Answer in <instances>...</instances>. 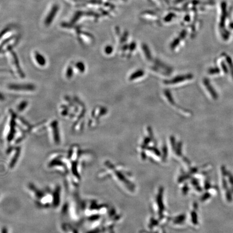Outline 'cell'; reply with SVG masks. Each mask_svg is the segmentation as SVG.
Listing matches in <instances>:
<instances>
[{"mask_svg": "<svg viewBox=\"0 0 233 233\" xmlns=\"http://www.w3.org/2000/svg\"><path fill=\"white\" fill-rule=\"evenodd\" d=\"M223 186H224V188H225V189H226V188H227V183H226V180H225L224 179H223Z\"/></svg>", "mask_w": 233, "mask_h": 233, "instance_id": "4fadbf2b", "label": "cell"}, {"mask_svg": "<svg viewBox=\"0 0 233 233\" xmlns=\"http://www.w3.org/2000/svg\"><path fill=\"white\" fill-rule=\"evenodd\" d=\"M226 197H227V200H228V201H230L231 200H232V195H231V193H230V192L228 190V191H227V193H226Z\"/></svg>", "mask_w": 233, "mask_h": 233, "instance_id": "9c48e42d", "label": "cell"}, {"mask_svg": "<svg viewBox=\"0 0 233 233\" xmlns=\"http://www.w3.org/2000/svg\"><path fill=\"white\" fill-rule=\"evenodd\" d=\"M17 123L25 130H28L30 128V126L29 124L22 118H17Z\"/></svg>", "mask_w": 233, "mask_h": 233, "instance_id": "5b68a950", "label": "cell"}, {"mask_svg": "<svg viewBox=\"0 0 233 233\" xmlns=\"http://www.w3.org/2000/svg\"><path fill=\"white\" fill-rule=\"evenodd\" d=\"M34 58L36 60V62L40 66H43L46 64V60L43 56L40 53L35 52L34 53Z\"/></svg>", "mask_w": 233, "mask_h": 233, "instance_id": "277c9868", "label": "cell"}, {"mask_svg": "<svg viewBox=\"0 0 233 233\" xmlns=\"http://www.w3.org/2000/svg\"><path fill=\"white\" fill-rule=\"evenodd\" d=\"M4 100H5L4 97L1 93H0V101H3Z\"/></svg>", "mask_w": 233, "mask_h": 233, "instance_id": "5bb4252c", "label": "cell"}, {"mask_svg": "<svg viewBox=\"0 0 233 233\" xmlns=\"http://www.w3.org/2000/svg\"><path fill=\"white\" fill-rule=\"evenodd\" d=\"M211 196V195L209 194V193H206L202 197V200H205L206 199H208V198H209V197Z\"/></svg>", "mask_w": 233, "mask_h": 233, "instance_id": "8fae6325", "label": "cell"}, {"mask_svg": "<svg viewBox=\"0 0 233 233\" xmlns=\"http://www.w3.org/2000/svg\"><path fill=\"white\" fill-rule=\"evenodd\" d=\"M28 103L27 102H22V103H20V104L18 106V110L19 111H23L25 107L27 106Z\"/></svg>", "mask_w": 233, "mask_h": 233, "instance_id": "ba28073f", "label": "cell"}, {"mask_svg": "<svg viewBox=\"0 0 233 233\" xmlns=\"http://www.w3.org/2000/svg\"><path fill=\"white\" fill-rule=\"evenodd\" d=\"M75 66H76V68L79 71V72H80L81 73H83V72H84L85 71V66L83 63L81 62H77Z\"/></svg>", "mask_w": 233, "mask_h": 233, "instance_id": "8992f818", "label": "cell"}, {"mask_svg": "<svg viewBox=\"0 0 233 233\" xmlns=\"http://www.w3.org/2000/svg\"><path fill=\"white\" fill-rule=\"evenodd\" d=\"M72 75H73L72 68L71 66H69L67 68V70H66V77H67V78L70 79L72 77Z\"/></svg>", "mask_w": 233, "mask_h": 233, "instance_id": "52a82bcc", "label": "cell"}, {"mask_svg": "<svg viewBox=\"0 0 233 233\" xmlns=\"http://www.w3.org/2000/svg\"><path fill=\"white\" fill-rule=\"evenodd\" d=\"M227 174L228 175V176H229V180H230V183L231 184H232V187H233V175H232V174H230L229 172H227Z\"/></svg>", "mask_w": 233, "mask_h": 233, "instance_id": "30bf717a", "label": "cell"}, {"mask_svg": "<svg viewBox=\"0 0 233 233\" xmlns=\"http://www.w3.org/2000/svg\"><path fill=\"white\" fill-rule=\"evenodd\" d=\"M222 174H224V175H226L227 174V172L226 170V169H225V167H222Z\"/></svg>", "mask_w": 233, "mask_h": 233, "instance_id": "7c38bea8", "label": "cell"}, {"mask_svg": "<svg viewBox=\"0 0 233 233\" xmlns=\"http://www.w3.org/2000/svg\"><path fill=\"white\" fill-rule=\"evenodd\" d=\"M7 56L8 57V59H9L10 63L11 64V66H12V68L13 69L14 72H15L16 74H17V75L19 77H24L25 75L19 66V60H18V58L16 55L15 53H13V51H8V53H7Z\"/></svg>", "mask_w": 233, "mask_h": 233, "instance_id": "6da1fadb", "label": "cell"}, {"mask_svg": "<svg viewBox=\"0 0 233 233\" xmlns=\"http://www.w3.org/2000/svg\"><path fill=\"white\" fill-rule=\"evenodd\" d=\"M8 87L10 90L20 91H31L35 89L34 85L32 84H10Z\"/></svg>", "mask_w": 233, "mask_h": 233, "instance_id": "7a4b0ae2", "label": "cell"}, {"mask_svg": "<svg viewBox=\"0 0 233 233\" xmlns=\"http://www.w3.org/2000/svg\"><path fill=\"white\" fill-rule=\"evenodd\" d=\"M50 128L51 130V133L53 135V139L56 144H58L59 142V135L58 128V123L57 120L53 121L50 125Z\"/></svg>", "mask_w": 233, "mask_h": 233, "instance_id": "3957f363", "label": "cell"}]
</instances>
